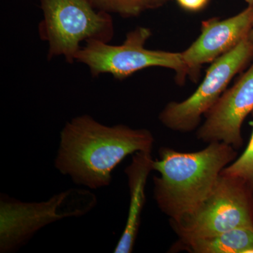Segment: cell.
Returning a JSON list of instances; mask_svg holds the SVG:
<instances>
[{"label": "cell", "instance_id": "obj_1", "mask_svg": "<svg viewBox=\"0 0 253 253\" xmlns=\"http://www.w3.org/2000/svg\"><path fill=\"white\" fill-rule=\"evenodd\" d=\"M154 141L149 129L108 126L83 115L66 123L60 133L54 167L76 185L101 189L111 184L113 170L126 156L152 152Z\"/></svg>", "mask_w": 253, "mask_h": 253}, {"label": "cell", "instance_id": "obj_2", "mask_svg": "<svg viewBox=\"0 0 253 253\" xmlns=\"http://www.w3.org/2000/svg\"><path fill=\"white\" fill-rule=\"evenodd\" d=\"M154 160V197L169 221L194 212L208 199L221 171L237 158V150L222 142H212L196 152L161 147Z\"/></svg>", "mask_w": 253, "mask_h": 253}, {"label": "cell", "instance_id": "obj_3", "mask_svg": "<svg viewBox=\"0 0 253 253\" xmlns=\"http://www.w3.org/2000/svg\"><path fill=\"white\" fill-rule=\"evenodd\" d=\"M97 204L89 190L71 189L42 202H23L5 194L0 199V253H14L38 231L64 218L79 217Z\"/></svg>", "mask_w": 253, "mask_h": 253}, {"label": "cell", "instance_id": "obj_4", "mask_svg": "<svg viewBox=\"0 0 253 253\" xmlns=\"http://www.w3.org/2000/svg\"><path fill=\"white\" fill-rule=\"evenodd\" d=\"M44 18L41 36L49 44L48 58L63 56L76 60L83 41L108 42L113 36L112 18L106 11H96L88 0H41Z\"/></svg>", "mask_w": 253, "mask_h": 253}, {"label": "cell", "instance_id": "obj_5", "mask_svg": "<svg viewBox=\"0 0 253 253\" xmlns=\"http://www.w3.org/2000/svg\"><path fill=\"white\" fill-rule=\"evenodd\" d=\"M169 224L180 244L253 226V192L241 179L221 174L212 192L194 212Z\"/></svg>", "mask_w": 253, "mask_h": 253}, {"label": "cell", "instance_id": "obj_6", "mask_svg": "<svg viewBox=\"0 0 253 253\" xmlns=\"http://www.w3.org/2000/svg\"><path fill=\"white\" fill-rule=\"evenodd\" d=\"M151 35L148 28L139 27L128 33L121 45L93 40L86 42L76 60L86 65L94 76L110 73L123 80L145 68L163 67L174 70L178 81H183L188 71L181 52L146 49L145 44Z\"/></svg>", "mask_w": 253, "mask_h": 253}, {"label": "cell", "instance_id": "obj_7", "mask_svg": "<svg viewBox=\"0 0 253 253\" xmlns=\"http://www.w3.org/2000/svg\"><path fill=\"white\" fill-rule=\"evenodd\" d=\"M253 54V47L246 38L234 49L213 61L204 81L187 99L166 105L159 114L161 123L171 130L184 133L194 131Z\"/></svg>", "mask_w": 253, "mask_h": 253}, {"label": "cell", "instance_id": "obj_8", "mask_svg": "<svg viewBox=\"0 0 253 253\" xmlns=\"http://www.w3.org/2000/svg\"><path fill=\"white\" fill-rule=\"evenodd\" d=\"M253 111V63L230 89L226 90L205 115L196 131L204 142H222L238 150L244 144L241 127Z\"/></svg>", "mask_w": 253, "mask_h": 253}, {"label": "cell", "instance_id": "obj_9", "mask_svg": "<svg viewBox=\"0 0 253 253\" xmlns=\"http://www.w3.org/2000/svg\"><path fill=\"white\" fill-rule=\"evenodd\" d=\"M253 23V6L232 17L212 18L203 23L201 33L191 46L181 52L188 74L196 73L205 63L213 62L247 38Z\"/></svg>", "mask_w": 253, "mask_h": 253}, {"label": "cell", "instance_id": "obj_10", "mask_svg": "<svg viewBox=\"0 0 253 253\" xmlns=\"http://www.w3.org/2000/svg\"><path fill=\"white\" fill-rule=\"evenodd\" d=\"M151 152L141 151L132 155L130 164L125 169L129 191L127 217L115 253H130L134 250L141 224V213L146 203V186L154 170Z\"/></svg>", "mask_w": 253, "mask_h": 253}, {"label": "cell", "instance_id": "obj_11", "mask_svg": "<svg viewBox=\"0 0 253 253\" xmlns=\"http://www.w3.org/2000/svg\"><path fill=\"white\" fill-rule=\"evenodd\" d=\"M171 252L191 253H253V226H243L211 237L175 243Z\"/></svg>", "mask_w": 253, "mask_h": 253}, {"label": "cell", "instance_id": "obj_12", "mask_svg": "<svg viewBox=\"0 0 253 253\" xmlns=\"http://www.w3.org/2000/svg\"><path fill=\"white\" fill-rule=\"evenodd\" d=\"M221 174L241 179L253 192V129L249 144L244 153L224 168Z\"/></svg>", "mask_w": 253, "mask_h": 253}, {"label": "cell", "instance_id": "obj_13", "mask_svg": "<svg viewBox=\"0 0 253 253\" xmlns=\"http://www.w3.org/2000/svg\"><path fill=\"white\" fill-rule=\"evenodd\" d=\"M94 7L106 12L117 13L124 16H137L154 6V0H88Z\"/></svg>", "mask_w": 253, "mask_h": 253}, {"label": "cell", "instance_id": "obj_14", "mask_svg": "<svg viewBox=\"0 0 253 253\" xmlns=\"http://www.w3.org/2000/svg\"><path fill=\"white\" fill-rule=\"evenodd\" d=\"M178 2L186 9L196 11L204 7L208 0H177Z\"/></svg>", "mask_w": 253, "mask_h": 253}, {"label": "cell", "instance_id": "obj_15", "mask_svg": "<svg viewBox=\"0 0 253 253\" xmlns=\"http://www.w3.org/2000/svg\"><path fill=\"white\" fill-rule=\"evenodd\" d=\"M247 39L253 49V23L252 26H251V29H250L249 34H248Z\"/></svg>", "mask_w": 253, "mask_h": 253}, {"label": "cell", "instance_id": "obj_16", "mask_svg": "<svg viewBox=\"0 0 253 253\" xmlns=\"http://www.w3.org/2000/svg\"><path fill=\"white\" fill-rule=\"evenodd\" d=\"M245 1L249 4V6H253V0H245Z\"/></svg>", "mask_w": 253, "mask_h": 253}, {"label": "cell", "instance_id": "obj_17", "mask_svg": "<svg viewBox=\"0 0 253 253\" xmlns=\"http://www.w3.org/2000/svg\"><path fill=\"white\" fill-rule=\"evenodd\" d=\"M162 1V0H154V1L155 2V4H156V5L158 3H159L160 1Z\"/></svg>", "mask_w": 253, "mask_h": 253}]
</instances>
